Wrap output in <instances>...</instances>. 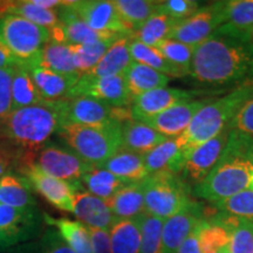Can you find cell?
<instances>
[{"label": "cell", "mask_w": 253, "mask_h": 253, "mask_svg": "<svg viewBox=\"0 0 253 253\" xmlns=\"http://www.w3.org/2000/svg\"><path fill=\"white\" fill-rule=\"evenodd\" d=\"M204 218L203 209L192 202L185 210L164 220L162 230V253H177L182 243Z\"/></svg>", "instance_id": "d6986e66"}, {"label": "cell", "mask_w": 253, "mask_h": 253, "mask_svg": "<svg viewBox=\"0 0 253 253\" xmlns=\"http://www.w3.org/2000/svg\"><path fill=\"white\" fill-rule=\"evenodd\" d=\"M217 33L250 41L253 32V0H230L226 5V23Z\"/></svg>", "instance_id": "cb8c5ba5"}, {"label": "cell", "mask_w": 253, "mask_h": 253, "mask_svg": "<svg viewBox=\"0 0 253 253\" xmlns=\"http://www.w3.org/2000/svg\"><path fill=\"white\" fill-rule=\"evenodd\" d=\"M156 48L162 53V55L173 66L182 69L186 74L190 75L191 71L192 58L196 47L191 45H186L181 41L167 39L161 42Z\"/></svg>", "instance_id": "b9f144b4"}, {"label": "cell", "mask_w": 253, "mask_h": 253, "mask_svg": "<svg viewBox=\"0 0 253 253\" xmlns=\"http://www.w3.org/2000/svg\"><path fill=\"white\" fill-rule=\"evenodd\" d=\"M101 168L126 182H141L149 176L145 168L144 155L132 153L122 148Z\"/></svg>", "instance_id": "f546056e"}, {"label": "cell", "mask_w": 253, "mask_h": 253, "mask_svg": "<svg viewBox=\"0 0 253 253\" xmlns=\"http://www.w3.org/2000/svg\"><path fill=\"white\" fill-rule=\"evenodd\" d=\"M39 253H74L58 230L50 227L43 233L39 242Z\"/></svg>", "instance_id": "7dc6e473"}, {"label": "cell", "mask_w": 253, "mask_h": 253, "mask_svg": "<svg viewBox=\"0 0 253 253\" xmlns=\"http://www.w3.org/2000/svg\"><path fill=\"white\" fill-rule=\"evenodd\" d=\"M75 96H89L112 107H129L132 103L123 74L97 79L81 75L73 87L69 99Z\"/></svg>", "instance_id": "7c38bea8"}, {"label": "cell", "mask_w": 253, "mask_h": 253, "mask_svg": "<svg viewBox=\"0 0 253 253\" xmlns=\"http://www.w3.org/2000/svg\"><path fill=\"white\" fill-rule=\"evenodd\" d=\"M88 231L93 246V253H112L109 230L88 227Z\"/></svg>", "instance_id": "681fc988"}, {"label": "cell", "mask_w": 253, "mask_h": 253, "mask_svg": "<svg viewBox=\"0 0 253 253\" xmlns=\"http://www.w3.org/2000/svg\"><path fill=\"white\" fill-rule=\"evenodd\" d=\"M214 208L220 212L229 213L253 223V190L240 191L231 197L214 203Z\"/></svg>", "instance_id": "7bdbcfd3"}, {"label": "cell", "mask_w": 253, "mask_h": 253, "mask_svg": "<svg viewBox=\"0 0 253 253\" xmlns=\"http://www.w3.org/2000/svg\"><path fill=\"white\" fill-rule=\"evenodd\" d=\"M186 155L176 138H168L144 156L148 173L168 171L181 175Z\"/></svg>", "instance_id": "7402d4cb"}, {"label": "cell", "mask_w": 253, "mask_h": 253, "mask_svg": "<svg viewBox=\"0 0 253 253\" xmlns=\"http://www.w3.org/2000/svg\"><path fill=\"white\" fill-rule=\"evenodd\" d=\"M231 130L229 126L219 135L195 148L186 156L181 176L190 188L199 184L213 169L225 148Z\"/></svg>", "instance_id": "4fadbf2b"}, {"label": "cell", "mask_w": 253, "mask_h": 253, "mask_svg": "<svg viewBox=\"0 0 253 253\" xmlns=\"http://www.w3.org/2000/svg\"><path fill=\"white\" fill-rule=\"evenodd\" d=\"M9 246H11V244H9L7 238H6L4 233L0 232V251H2V250L9 248Z\"/></svg>", "instance_id": "db71d44e"}, {"label": "cell", "mask_w": 253, "mask_h": 253, "mask_svg": "<svg viewBox=\"0 0 253 253\" xmlns=\"http://www.w3.org/2000/svg\"><path fill=\"white\" fill-rule=\"evenodd\" d=\"M178 21L158 9V12L151 15L137 31L132 33L131 39L141 41L147 46L157 47L164 40L169 39Z\"/></svg>", "instance_id": "8d00e7d4"}, {"label": "cell", "mask_w": 253, "mask_h": 253, "mask_svg": "<svg viewBox=\"0 0 253 253\" xmlns=\"http://www.w3.org/2000/svg\"><path fill=\"white\" fill-rule=\"evenodd\" d=\"M164 220L145 213L142 220L140 253H162V230Z\"/></svg>", "instance_id": "ee69618b"}, {"label": "cell", "mask_w": 253, "mask_h": 253, "mask_svg": "<svg viewBox=\"0 0 253 253\" xmlns=\"http://www.w3.org/2000/svg\"><path fill=\"white\" fill-rule=\"evenodd\" d=\"M52 40L49 30L14 14L0 15V43L19 61H32Z\"/></svg>", "instance_id": "52a82bcc"}, {"label": "cell", "mask_w": 253, "mask_h": 253, "mask_svg": "<svg viewBox=\"0 0 253 253\" xmlns=\"http://www.w3.org/2000/svg\"><path fill=\"white\" fill-rule=\"evenodd\" d=\"M81 182L86 185L90 194L103 199L104 202L113 198L123 186L130 183L102 168H93L89 172L82 177Z\"/></svg>", "instance_id": "f35d334b"}, {"label": "cell", "mask_w": 253, "mask_h": 253, "mask_svg": "<svg viewBox=\"0 0 253 253\" xmlns=\"http://www.w3.org/2000/svg\"><path fill=\"white\" fill-rule=\"evenodd\" d=\"M251 97H253V80H249L238 84L225 96L205 104L196 114L184 134L176 138L186 156L195 148L212 140L227 128L238 110Z\"/></svg>", "instance_id": "277c9868"}, {"label": "cell", "mask_w": 253, "mask_h": 253, "mask_svg": "<svg viewBox=\"0 0 253 253\" xmlns=\"http://www.w3.org/2000/svg\"><path fill=\"white\" fill-rule=\"evenodd\" d=\"M250 46H251V48L253 50V32L251 33V36H250Z\"/></svg>", "instance_id": "9f6ffc18"}, {"label": "cell", "mask_w": 253, "mask_h": 253, "mask_svg": "<svg viewBox=\"0 0 253 253\" xmlns=\"http://www.w3.org/2000/svg\"><path fill=\"white\" fill-rule=\"evenodd\" d=\"M39 56V55H38ZM38 56L28 62L19 61L31 74L42 99L48 102H56L69 99L73 87L77 84L80 75H61L38 65Z\"/></svg>", "instance_id": "e0dca14e"}, {"label": "cell", "mask_w": 253, "mask_h": 253, "mask_svg": "<svg viewBox=\"0 0 253 253\" xmlns=\"http://www.w3.org/2000/svg\"><path fill=\"white\" fill-rule=\"evenodd\" d=\"M0 204L12 208H36L31 186L21 176L6 173L0 177Z\"/></svg>", "instance_id": "d6a6232c"}, {"label": "cell", "mask_w": 253, "mask_h": 253, "mask_svg": "<svg viewBox=\"0 0 253 253\" xmlns=\"http://www.w3.org/2000/svg\"><path fill=\"white\" fill-rule=\"evenodd\" d=\"M198 224L196 225L195 229L190 232V235L186 237L184 242L182 243L181 248H179L177 253H202L198 240Z\"/></svg>", "instance_id": "f907efd6"}, {"label": "cell", "mask_w": 253, "mask_h": 253, "mask_svg": "<svg viewBox=\"0 0 253 253\" xmlns=\"http://www.w3.org/2000/svg\"><path fill=\"white\" fill-rule=\"evenodd\" d=\"M14 14L27 19L38 26L52 30L59 25L58 11L45 9L33 5L30 0L23 1H0V15Z\"/></svg>", "instance_id": "e575fe53"}, {"label": "cell", "mask_w": 253, "mask_h": 253, "mask_svg": "<svg viewBox=\"0 0 253 253\" xmlns=\"http://www.w3.org/2000/svg\"><path fill=\"white\" fill-rule=\"evenodd\" d=\"M198 240L202 253H217L229 246L230 232L219 223L203 218L198 224Z\"/></svg>", "instance_id": "ab89813d"}, {"label": "cell", "mask_w": 253, "mask_h": 253, "mask_svg": "<svg viewBox=\"0 0 253 253\" xmlns=\"http://www.w3.org/2000/svg\"><path fill=\"white\" fill-rule=\"evenodd\" d=\"M190 75L205 84L253 80V50L250 41L214 32L196 47Z\"/></svg>", "instance_id": "6da1fadb"}, {"label": "cell", "mask_w": 253, "mask_h": 253, "mask_svg": "<svg viewBox=\"0 0 253 253\" xmlns=\"http://www.w3.org/2000/svg\"><path fill=\"white\" fill-rule=\"evenodd\" d=\"M58 15L63 42L67 45H91L100 41H115L119 38L125 37L120 34H109L94 31L75 14L69 5V1H63V4L59 7Z\"/></svg>", "instance_id": "ffe728a7"}, {"label": "cell", "mask_w": 253, "mask_h": 253, "mask_svg": "<svg viewBox=\"0 0 253 253\" xmlns=\"http://www.w3.org/2000/svg\"><path fill=\"white\" fill-rule=\"evenodd\" d=\"M123 75L132 101L148 91L167 87L170 81V78L167 75L135 61H132Z\"/></svg>", "instance_id": "f1b7e54d"}, {"label": "cell", "mask_w": 253, "mask_h": 253, "mask_svg": "<svg viewBox=\"0 0 253 253\" xmlns=\"http://www.w3.org/2000/svg\"><path fill=\"white\" fill-rule=\"evenodd\" d=\"M201 2L196 0H166L160 2V11L177 21L191 17L201 7Z\"/></svg>", "instance_id": "f6af8a7d"}, {"label": "cell", "mask_w": 253, "mask_h": 253, "mask_svg": "<svg viewBox=\"0 0 253 253\" xmlns=\"http://www.w3.org/2000/svg\"><path fill=\"white\" fill-rule=\"evenodd\" d=\"M14 67L0 69V123L13 110L12 108V80H13Z\"/></svg>", "instance_id": "bcb514c9"}, {"label": "cell", "mask_w": 253, "mask_h": 253, "mask_svg": "<svg viewBox=\"0 0 253 253\" xmlns=\"http://www.w3.org/2000/svg\"><path fill=\"white\" fill-rule=\"evenodd\" d=\"M226 5L227 1H214L201 6L191 17L177 23L169 39L195 47L201 45L226 23Z\"/></svg>", "instance_id": "ba28073f"}, {"label": "cell", "mask_w": 253, "mask_h": 253, "mask_svg": "<svg viewBox=\"0 0 253 253\" xmlns=\"http://www.w3.org/2000/svg\"><path fill=\"white\" fill-rule=\"evenodd\" d=\"M253 177V137L231 130L219 160L191 194L214 204L251 189Z\"/></svg>", "instance_id": "3957f363"}, {"label": "cell", "mask_w": 253, "mask_h": 253, "mask_svg": "<svg viewBox=\"0 0 253 253\" xmlns=\"http://www.w3.org/2000/svg\"><path fill=\"white\" fill-rule=\"evenodd\" d=\"M38 65L61 75H80L75 67L71 46L54 40H50L41 49Z\"/></svg>", "instance_id": "1f68e13d"}, {"label": "cell", "mask_w": 253, "mask_h": 253, "mask_svg": "<svg viewBox=\"0 0 253 253\" xmlns=\"http://www.w3.org/2000/svg\"><path fill=\"white\" fill-rule=\"evenodd\" d=\"M21 177L26 179L32 190L37 191L53 207L61 211L73 212V197L82 190L81 182H66L46 175L34 162L19 164L15 167Z\"/></svg>", "instance_id": "9c48e42d"}, {"label": "cell", "mask_w": 253, "mask_h": 253, "mask_svg": "<svg viewBox=\"0 0 253 253\" xmlns=\"http://www.w3.org/2000/svg\"><path fill=\"white\" fill-rule=\"evenodd\" d=\"M45 102L38 90L31 74L24 66L18 63L14 67L13 80H12V108L13 110L36 106ZM12 110V112H13Z\"/></svg>", "instance_id": "d590c367"}, {"label": "cell", "mask_w": 253, "mask_h": 253, "mask_svg": "<svg viewBox=\"0 0 253 253\" xmlns=\"http://www.w3.org/2000/svg\"><path fill=\"white\" fill-rule=\"evenodd\" d=\"M144 214L131 219L114 221L109 229L112 253H140Z\"/></svg>", "instance_id": "4316f807"}, {"label": "cell", "mask_w": 253, "mask_h": 253, "mask_svg": "<svg viewBox=\"0 0 253 253\" xmlns=\"http://www.w3.org/2000/svg\"><path fill=\"white\" fill-rule=\"evenodd\" d=\"M113 108L103 101L89 96L65 100L62 126H102L114 121Z\"/></svg>", "instance_id": "2e32d148"}, {"label": "cell", "mask_w": 253, "mask_h": 253, "mask_svg": "<svg viewBox=\"0 0 253 253\" xmlns=\"http://www.w3.org/2000/svg\"><path fill=\"white\" fill-rule=\"evenodd\" d=\"M36 166L46 175L66 182H81V178L94 167L73 150L48 144L37 154Z\"/></svg>", "instance_id": "30bf717a"}, {"label": "cell", "mask_w": 253, "mask_h": 253, "mask_svg": "<svg viewBox=\"0 0 253 253\" xmlns=\"http://www.w3.org/2000/svg\"><path fill=\"white\" fill-rule=\"evenodd\" d=\"M42 218L47 225L59 231L74 253H93L89 231L84 223L69 218H54L47 213H43Z\"/></svg>", "instance_id": "4dcf8cb0"}, {"label": "cell", "mask_w": 253, "mask_h": 253, "mask_svg": "<svg viewBox=\"0 0 253 253\" xmlns=\"http://www.w3.org/2000/svg\"><path fill=\"white\" fill-rule=\"evenodd\" d=\"M116 219H131L145 213L143 181L130 182L106 202Z\"/></svg>", "instance_id": "603a6c76"}, {"label": "cell", "mask_w": 253, "mask_h": 253, "mask_svg": "<svg viewBox=\"0 0 253 253\" xmlns=\"http://www.w3.org/2000/svg\"><path fill=\"white\" fill-rule=\"evenodd\" d=\"M33 5L38 6V7L45 8V9H52L55 7H60L63 4V1H59V0H30Z\"/></svg>", "instance_id": "f5cc1de1"}, {"label": "cell", "mask_w": 253, "mask_h": 253, "mask_svg": "<svg viewBox=\"0 0 253 253\" xmlns=\"http://www.w3.org/2000/svg\"><path fill=\"white\" fill-rule=\"evenodd\" d=\"M113 42L100 41L91 45H69L74 54V63L79 74L84 75L93 71Z\"/></svg>", "instance_id": "60d3db41"}, {"label": "cell", "mask_w": 253, "mask_h": 253, "mask_svg": "<svg viewBox=\"0 0 253 253\" xmlns=\"http://www.w3.org/2000/svg\"><path fill=\"white\" fill-rule=\"evenodd\" d=\"M69 5L75 14L94 31L131 37V31L122 20L113 1L84 0L69 1Z\"/></svg>", "instance_id": "8fae6325"}, {"label": "cell", "mask_w": 253, "mask_h": 253, "mask_svg": "<svg viewBox=\"0 0 253 253\" xmlns=\"http://www.w3.org/2000/svg\"><path fill=\"white\" fill-rule=\"evenodd\" d=\"M122 20L134 33L145 21L158 12L161 1L154 0H115L113 1ZM132 36V34H131Z\"/></svg>", "instance_id": "74e56055"}, {"label": "cell", "mask_w": 253, "mask_h": 253, "mask_svg": "<svg viewBox=\"0 0 253 253\" xmlns=\"http://www.w3.org/2000/svg\"><path fill=\"white\" fill-rule=\"evenodd\" d=\"M168 138L143 122L129 121L122 125V149L147 155Z\"/></svg>", "instance_id": "d4e9b609"}, {"label": "cell", "mask_w": 253, "mask_h": 253, "mask_svg": "<svg viewBox=\"0 0 253 253\" xmlns=\"http://www.w3.org/2000/svg\"><path fill=\"white\" fill-rule=\"evenodd\" d=\"M230 128L253 137V97L238 110L230 123Z\"/></svg>", "instance_id": "c3c4849f"}, {"label": "cell", "mask_w": 253, "mask_h": 253, "mask_svg": "<svg viewBox=\"0 0 253 253\" xmlns=\"http://www.w3.org/2000/svg\"><path fill=\"white\" fill-rule=\"evenodd\" d=\"M145 213L166 220L192 203L191 188L181 175L162 171L143 179Z\"/></svg>", "instance_id": "8992f818"}, {"label": "cell", "mask_w": 253, "mask_h": 253, "mask_svg": "<svg viewBox=\"0 0 253 253\" xmlns=\"http://www.w3.org/2000/svg\"><path fill=\"white\" fill-rule=\"evenodd\" d=\"M41 219L36 208L18 209L0 204V232L11 246L38 236Z\"/></svg>", "instance_id": "9a60e30c"}, {"label": "cell", "mask_w": 253, "mask_h": 253, "mask_svg": "<svg viewBox=\"0 0 253 253\" xmlns=\"http://www.w3.org/2000/svg\"><path fill=\"white\" fill-rule=\"evenodd\" d=\"M129 43H130V37L128 36L121 37L114 41L96 67L86 75L97 79L125 74V72L132 63Z\"/></svg>", "instance_id": "484cf974"}, {"label": "cell", "mask_w": 253, "mask_h": 253, "mask_svg": "<svg viewBox=\"0 0 253 253\" xmlns=\"http://www.w3.org/2000/svg\"><path fill=\"white\" fill-rule=\"evenodd\" d=\"M129 50H130L132 61L148 66V67L167 75L168 78H184L188 75L182 69L168 61L156 47L144 45L141 41L131 39V37Z\"/></svg>", "instance_id": "836d02e7"}, {"label": "cell", "mask_w": 253, "mask_h": 253, "mask_svg": "<svg viewBox=\"0 0 253 253\" xmlns=\"http://www.w3.org/2000/svg\"><path fill=\"white\" fill-rule=\"evenodd\" d=\"M209 102L210 101L208 100H194L176 104L143 123L151 126L161 135L166 136L167 138H177L184 134L196 114Z\"/></svg>", "instance_id": "ac0fdd59"}, {"label": "cell", "mask_w": 253, "mask_h": 253, "mask_svg": "<svg viewBox=\"0 0 253 253\" xmlns=\"http://www.w3.org/2000/svg\"><path fill=\"white\" fill-rule=\"evenodd\" d=\"M18 60L0 43V69L12 68L17 66Z\"/></svg>", "instance_id": "816d5d0a"}, {"label": "cell", "mask_w": 253, "mask_h": 253, "mask_svg": "<svg viewBox=\"0 0 253 253\" xmlns=\"http://www.w3.org/2000/svg\"><path fill=\"white\" fill-rule=\"evenodd\" d=\"M73 213L84 225L95 229L109 230L116 220L106 202L84 189L74 194Z\"/></svg>", "instance_id": "44dd1931"}, {"label": "cell", "mask_w": 253, "mask_h": 253, "mask_svg": "<svg viewBox=\"0 0 253 253\" xmlns=\"http://www.w3.org/2000/svg\"><path fill=\"white\" fill-rule=\"evenodd\" d=\"M65 100L15 109L0 123V140L5 142L13 162L24 156H37L63 122Z\"/></svg>", "instance_id": "7a4b0ae2"}, {"label": "cell", "mask_w": 253, "mask_h": 253, "mask_svg": "<svg viewBox=\"0 0 253 253\" xmlns=\"http://www.w3.org/2000/svg\"><path fill=\"white\" fill-rule=\"evenodd\" d=\"M59 137L94 168H101L122 147V125L112 121L102 126H62Z\"/></svg>", "instance_id": "5b68a950"}, {"label": "cell", "mask_w": 253, "mask_h": 253, "mask_svg": "<svg viewBox=\"0 0 253 253\" xmlns=\"http://www.w3.org/2000/svg\"><path fill=\"white\" fill-rule=\"evenodd\" d=\"M197 91H189L177 88H158L135 97L131 103L134 121L145 122L158 114L166 112L176 104L194 101Z\"/></svg>", "instance_id": "5bb4252c"}, {"label": "cell", "mask_w": 253, "mask_h": 253, "mask_svg": "<svg viewBox=\"0 0 253 253\" xmlns=\"http://www.w3.org/2000/svg\"><path fill=\"white\" fill-rule=\"evenodd\" d=\"M208 219L219 223L230 232V253H253V223L225 212L213 213Z\"/></svg>", "instance_id": "83f0119b"}, {"label": "cell", "mask_w": 253, "mask_h": 253, "mask_svg": "<svg viewBox=\"0 0 253 253\" xmlns=\"http://www.w3.org/2000/svg\"><path fill=\"white\" fill-rule=\"evenodd\" d=\"M217 253H230V251H229V246H225V248L220 249L219 251H218Z\"/></svg>", "instance_id": "11a10c76"}]
</instances>
